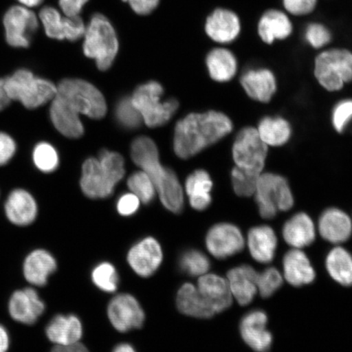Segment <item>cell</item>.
Returning a JSON list of instances; mask_svg holds the SVG:
<instances>
[{"label":"cell","mask_w":352,"mask_h":352,"mask_svg":"<svg viewBox=\"0 0 352 352\" xmlns=\"http://www.w3.org/2000/svg\"><path fill=\"white\" fill-rule=\"evenodd\" d=\"M232 129L230 118L221 112L188 114L175 126V153L179 157L187 160L217 143Z\"/></svg>","instance_id":"cell-1"},{"label":"cell","mask_w":352,"mask_h":352,"mask_svg":"<svg viewBox=\"0 0 352 352\" xmlns=\"http://www.w3.org/2000/svg\"><path fill=\"white\" fill-rule=\"evenodd\" d=\"M132 160L151 179L162 205L177 214L183 209L184 192L177 175L162 166L157 145L146 136L134 140L131 144Z\"/></svg>","instance_id":"cell-2"},{"label":"cell","mask_w":352,"mask_h":352,"mask_svg":"<svg viewBox=\"0 0 352 352\" xmlns=\"http://www.w3.org/2000/svg\"><path fill=\"white\" fill-rule=\"evenodd\" d=\"M82 51L88 58L95 60L100 70L109 69L120 50L116 28L107 16L95 13L86 24Z\"/></svg>","instance_id":"cell-3"},{"label":"cell","mask_w":352,"mask_h":352,"mask_svg":"<svg viewBox=\"0 0 352 352\" xmlns=\"http://www.w3.org/2000/svg\"><path fill=\"white\" fill-rule=\"evenodd\" d=\"M4 89L11 100H19L25 108L35 109L55 98L57 87L47 79L38 78L28 69L17 70L3 78Z\"/></svg>","instance_id":"cell-4"},{"label":"cell","mask_w":352,"mask_h":352,"mask_svg":"<svg viewBox=\"0 0 352 352\" xmlns=\"http://www.w3.org/2000/svg\"><path fill=\"white\" fill-rule=\"evenodd\" d=\"M56 96L79 116H86L92 120H100L107 112L102 94L91 83L82 79H64L57 86Z\"/></svg>","instance_id":"cell-5"},{"label":"cell","mask_w":352,"mask_h":352,"mask_svg":"<svg viewBox=\"0 0 352 352\" xmlns=\"http://www.w3.org/2000/svg\"><path fill=\"white\" fill-rule=\"evenodd\" d=\"M254 196L259 214L265 219L274 218L279 211L289 210L294 204L287 179L275 173H266L259 175Z\"/></svg>","instance_id":"cell-6"},{"label":"cell","mask_w":352,"mask_h":352,"mask_svg":"<svg viewBox=\"0 0 352 352\" xmlns=\"http://www.w3.org/2000/svg\"><path fill=\"white\" fill-rule=\"evenodd\" d=\"M164 88L157 82H148L136 88L131 99L138 109L145 125L148 127L164 126L170 120L179 107L178 101L161 100Z\"/></svg>","instance_id":"cell-7"},{"label":"cell","mask_w":352,"mask_h":352,"mask_svg":"<svg viewBox=\"0 0 352 352\" xmlns=\"http://www.w3.org/2000/svg\"><path fill=\"white\" fill-rule=\"evenodd\" d=\"M314 74L325 90H341L352 81V52L346 48H330L320 52L315 59Z\"/></svg>","instance_id":"cell-8"},{"label":"cell","mask_w":352,"mask_h":352,"mask_svg":"<svg viewBox=\"0 0 352 352\" xmlns=\"http://www.w3.org/2000/svg\"><path fill=\"white\" fill-rule=\"evenodd\" d=\"M232 153L236 166L252 173H263L268 146L261 140L256 129L252 126L242 129L236 136Z\"/></svg>","instance_id":"cell-9"},{"label":"cell","mask_w":352,"mask_h":352,"mask_svg":"<svg viewBox=\"0 0 352 352\" xmlns=\"http://www.w3.org/2000/svg\"><path fill=\"white\" fill-rule=\"evenodd\" d=\"M39 17L46 34L51 38L76 42L85 35L86 24L80 16H63L56 8L45 7Z\"/></svg>","instance_id":"cell-10"},{"label":"cell","mask_w":352,"mask_h":352,"mask_svg":"<svg viewBox=\"0 0 352 352\" xmlns=\"http://www.w3.org/2000/svg\"><path fill=\"white\" fill-rule=\"evenodd\" d=\"M6 41L13 47H28L38 26L34 13L24 7H12L3 17Z\"/></svg>","instance_id":"cell-11"},{"label":"cell","mask_w":352,"mask_h":352,"mask_svg":"<svg viewBox=\"0 0 352 352\" xmlns=\"http://www.w3.org/2000/svg\"><path fill=\"white\" fill-rule=\"evenodd\" d=\"M110 323L118 331L126 333L142 327L144 311L138 299L129 294H118L108 306Z\"/></svg>","instance_id":"cell-12"},{"label":"cell","mask_w":352,"mask_h":352,"mask_svg":"<svg viewBox=\"0 0 352 352\" xmlns=\"http://www.w3.org/2000/svg\"><path fill=\"white\" fill-rule=\"evenodd\" d=\"M206 245L214 257L223 259L242 252L245 248V239L239 228L234 224L220 223L208 231Z\"/></svg>","instance_id":"cell-13"},{"label":"cell","mask_w":352,"mask_h":352,"mask_svg":"<svg viewBox=\"0 0 352 352\" xmlns=\"http://www.w3.org/2000/svg\"><path fill=\"white\" fill-rule=\"evenodd\" d=\"M118 182L98 158H88L82 165L80 186L90 198H104L112 195Z\"/></svg>","instance_id":"cell-14"},{"label":"cell","mask_w":352,"mask_h":352,"mask_svg":"<svg viewBox=\"0 0 352 352\" xmlns=\"http://www.w3.org/2000/svg\"><path fill=\"white\" fill-rule=\"evenodd\" d=\"M164 253L160 242L153 237H146L138 242L127 254V262L136 274L149 277L161 266Z\"/></svg>","instance_id":"cell-15"},{"label":"cell","mask_w":352,"mask_h":352,"mask_svg":"<svg viewBox=\"0 0 352 352\" xmlns=\"http://www.w3.org/2000/svg\"><path fill=\"white\" fill-rule=\"evenodd\" d=\"M241 32L240 17L228 8H219L208 16L205 32L211 41L219 44L234 42Z\"/></svg>","instance_id":"cell-16"},{"label":"cell","mask_w":352,"mask_h":352,"mask_svg":"<svg viewBox=\"0 0 352 352\" xmlns=\"http://www.w3.org/2000/svg\"><path fill=\"white\" fill-rule=\"evenodd\" d=\"M267 316L262 310H253L242 318L240 333L242 340L256 352H268L272 344V336L267 329Z\"/></svg>","instance_id":"cell-17"},{"label":"cell","mask_w":352,"mask_h":352,"mask_svg":"<svg viewBox=\"0 0 352 352\" xmlns=\"http://www.w3.org/2000/svg\"><path fill=\"white\" fill-rule=\"evenodd\" d=\"M44 311L45 303L33 288L16 290L8 302V311L11 318L21 324H34Z\"/></svg>","instance_id":"cell-18"},{"label":"cell","mask_w":352,"mask_h":352,"mask_svg":"<svg viewBox=\"0 0 352 352\" xmlns=\"http://www.w3.org/2000/svg\"><path fill=\"white\" fill-rule=\"evenodd\" d=\"M240 82L249 98L258 102H270L276 91L275 74L267 68L248 69L242 74Z\"/></svg>","instance_id":"cell-19"},{"label":"cell","mask_w":352,"mask_h":352,"mask_svg":"<svg viewBox=\"0 0 352 352\" xmlns=\"http://www.w3.org/2000/svg\"><path fill=\"white\" fill-rule=\"evenodd\" d=\"M318 230L320 236L330 243H343L351 236V219L340 209L329 208L320 214Z\"/></svg>","instance_id":"cell-20"},{"label":"cell","mask_w":352,"mask_h":352,"mask_svg":"<svg viewBox=\"0 0 352 352\" xmlns=\"http://www.w3.org/2000/svg\"><path fill=\"white\" fill-rule=\"evenodd\" d=\"M258 272L252 266H237L228 271L227 280L233 298L241 306H246L253 301L258 293Z\"/></svg>","instance_id":"cell-21"},{"label":"cell","mask_w":352,"mask_h":352,"mask_svg":"<svg viewBox=\"0 0 352 352\" xmlns=\"http://www.w3.org/2000/svg\"><path fill=\"white\" fill-rule=\"evenodd\" d=\"M198 290L213 308L215 314L226 311L232 303L227 279L217 274H206L198 279Z\"/></svg>","instance_id":"cell-22"},{"label":"cell","mask_w":352,"mask_h":352,"mask_svg":"<svg viewBox=\"0 0 352 352\" xmlns=\"http://www.w3.org/2000/svg\"><path fill=\"white\" fill-rule=\"evenodd\" d=\"M257 30L261 41L271 45L277 41L288 38L293 33L294 26L286 12L268 10L258 20Z\"/></svg>","instance_id":"cell-23"},{"label":"cell","mask_w":352,"mask_h":352,"mask_svg":"<svg viewBox=\"0 0 352 352\" xmlns=\"http://www.w3.org/2000/svg\"><path fill=\"white\" fill-rule=\"evenodd\" d=\"M6 217L17 226H28L37 217L36 201L30 193L23 189L12 191L4 206Z\"/></svg>","instance_id":"cell-24"},{"label":"cell","mask_w":352,"mask_h":352,"mask_svg":"<svg viewBox=\"0 0 352 352\" xmlns=\"http://www.w3.org/2000/svg\"><path fill=\"white\" fill-rule=\"evenodd\" d=\"M283 272L285 280L296 287L311 284L316 278L309 258L300 249L294 248L285 254Z\"/></svg>","instance_id":"cell-25"},{"label":"cell","mask_w":352,"mask_h":352,"mask_svg":"<svg viewBox=\"0 0 352 352\" xmlns=\"http://www.w3.org/2000/svg\"><path fill=\"white\" fill-rule=\"evenodd\" d=\"M57 263L54 255L45 250L38 249L26 256L23 263V275L30 285L43 286L54 274Z\"/></svg>","instance_id":"cell-26"},{"label":"cell","mask_w":352,"mask_h":352,"mask_svg":"<svg viewBox=\"0 0 352 352\" xmlns=\"http://www.w3.org/2000/svg\"><path fill=\"white\" fill-rule=\"evenodd\" d=\"M46 336L55 345L76 344L82 336L81 321L74 315H57L47 325Z\"/></svg>","instance_id":"cell-27"},{"label":"cell","mask_w":352,"mask_h":352,"mask_svg":"<svg viewBox=\"0 0 352 352\" xmlns=\"http://www.w3.org/2000/svg\"><path fill=\"white\" fill-rule=\"evenodd\" d=\"M286 243L294 249H302L314 243L316 228L311 218L306 213H297L287 220L283 230Z\"/></svg>","instance_id":"cell-28"},{"label":"cell","mask_w":352,"mask_h":352,"mask_svg":"<svg viewBox=\"0 0 352 352\" xmlns=\"http://www.w3.org/2000/svg\"><path fill=\"white\" fill-rule=\"evenodd\" d=\"M248 245L250 255L255 261L270 263L275 257L277 237L270 226L254 227L248 232Z\"/></svg>","instance_id":"cell-29"},{"label":"cell","mask_w":352,"mask_h":352,"mask_svg":"<svg viewBox=\"0 0 352 352\" xmlns=\"http://www.w3.org/2000/svg\"><path fill=\"white\" fill-rule=\"evenodd\" d=\"M50 117L56 129L68 138H79L85 132L79 114L55 96L52 100Z\"/></svg>","instance_id":"cell-30"},{"label":"cell","mask_w":352,"mask_h":352,"mask_svg":"<svg viewBox=\"0 0 352 352\" xmlns=\"http://www.w3.org/2000/svg\"><path fill=\"white\" fill-rule=\"evenodd\" d=\"M176 305L182 314L192 318L208 319L215 314L197 286L191 283H186L180 287L176 297Z\"/></svg>","instance_id":"cell-31"},{"label":"cell","mask_w":352,"mask_h":352,"mask_svg":"<svg viewBox=\"0 0 352 352\" xmlns=\"http://www.w3.org/2000/svg\"><path fill=\"white\" fill-rule=\"evenodd\" d=\"M206 64L210 78L219 82L232 80L239 68L236 56L226 47H217L210 51Z\"/></svg>","instance_id":"cell-32"},{"label":"cell","mask_w":352,"mask_h":352,"mask_svg":"<svg viewBox=\"0 0 352 352\" xmlns=\"http://www.w3.org/2000/svg\"><path fill=\"white\" fill-rule=\"evenodd\" d=\"M212 187V180L204 170H195L188 175L186 182V191L193 209L204 210L209 208Z\"/></svg>","instance_id":"cell-33"},{"label":"cell","mask_w":352,"mask_h":352,"mask_svg":"<svg viewBox=\"0 0 352 352\" xmlns=\"http://www.w3.org/2000/svg\"><path fill=\"white\" fill-rule=\"evenodd\" d=\"M256 129L267 146H283L289 142L292 135L290 123L280 116L264 117L258 122Z\"/></svg>","instance_id":"cell-34"},{"label":"cell","mask_w":352,"mask_h":352,"mask_svg":"<svg viewBox=\"0 0 352 352\" xmlns=\"http://www.w3.org/2000/svg\"><path fill=\"white\" fill-rule=\"evenodd\" d=\"M327 270L330 276L338 284L346 287L352 286V255L342 248H336L327 258Z\"/></svg>","instance_id":"cell-35"},{"label":"cell","mask_w":352,"mask_h":352,"mask_svg":"<svg viewBox=\"0 0 352 352\" xmlns=\"http://www.w3.org/2000/svg\"><path fill=\"white\" fill-rule=\"evenodd\" d=\"M179 266L184 274L201 276L208 274L210 262L209 258L199 250H188L179 257Z\"/></svg>","instance_id":"cell-36"},{"label":"cell","mask_w":352,"mask_h":352,"mask_svg":"<svg viewBox=\"0 0 352 352\" xmlns=\"http://www.w3.org/2000/svg\"><path fill=\"white\" fill-rule=\"evenodd\" d=\"M92 283L104 292H116L120 278L116 268L111 263L103 262L95 267L91 272Z\"/></svg>","instance_id":"cell-37"},{"label":"cell","mask_w":352,"mask_h":352,"mask_svg":"<svg viewBox=\"0 0 352 352\" xmlns=\"http://www.w3.org/2000/svg\"><path fill=\"white\" fill-rule=\"evenodd\" d=\"M259 175L261 174L252 173L235 166L232 170L231 179L233 190L236 195L241 197L254 196Z\"/></svg>","instance_id":"cell-38"},{"label":"cell","mask_w":352,"mask_h":352,"mask_svg":"<svg viewBox=\"0 0 352 352\" xmlns=\"http://www.w3.org/2000/svg\"><path fill=\"white\" fill-rule=\"evenodd\" d=\"M127 186L132 193L138 196L140 201L148 204L153 200L156 195V188L149 176L144 170L132 174Z\"/></svg>","instance_id":"cell-39"},{"label":"cell","mask_w":352,"mask_h":352,"mask_svg":"<svg viewBox=\"0 0 352 352\" xmlns=\"http://www.w3.org/2000/svg\"><path fill=\"white\" fill-rule=\"evenodd\" d=\"M34 165L43 173H52L59 165V157L55 148L48 143H41L34 149Z\"/></svg>","instance_id":"cell-40"},{"label":"cell","mask_w":352,"mask_h":352,"mask_svg":"<svg viewBox=\"0 0 352 352\" xmlns=\"http://www.w3.org/2000/svg\"><path fill=\"white\" fill-rule=\"evenodd\" d=\"M257 289L263 298H270L283 284V277L276 267H267L257 275Z\"/></svg>","instance_id":"cell-41"},{"label":"cell","mask_w":352,"mask_h":352,"mask_svg":"<svg viewBox=\"0 0 352 352\" xmlns=\"http://www.w3.org/2000/svg\"><path fill=\"white\" fill-rule=\"evenodd\" d=\"M116 116L120 124L126 129H135L143 122L142 116L132 103L131 98H122L118 103Z\"/></svg>","instance_id":"cell-42"},{"label":"cell","mask_w":352,"mask_h":352,"mask_svg":"<svg viewBox=\"0 0 352 352\" xmlns=\"http://www.w3.org/2000/svg\"><path fill=\"white\" fill-rule=\"evenodd\" d=\"M305 38L308 45L320 50L332 41V33L320 22H311L306 26Z\"/></svg>","instance_id":"cell-43"},{"label":"cell","mask_w":352,"mask_h":352,"mask_svg":"<svg viewBox=\"0 0 352 352\" xmlns=\"http://www.w3.org/2000/svg\"><path fill=\"white\" fill-rule=\"evenodd\" d=\"M352 122V99L340 101L333 109L332 123L338 133L344 132Z\"/></svg>","instance_id":"cell-44"},{"label":"cell","mask_w":352,"mask_h":352,"mask_svg":"<svg viewBox=\"0 0 352 352\" xmlns=\"http://www.w3.org/2000/svg\"><path fill=\"white\" fill-rule=\"evenodd\" d=\"M318 0H283L286 12L296 16L311 14L318 6Z\"/></svg>","instance_id":"cell-45"},{"label":"cell","mask_w":352,"mask_h":352,"mask_svg":"<svg viewBox=\"0 0 352 352\" xmlns=\"http://www.w3.org/2000/svg\"><path fill=\"white\" fill-rule=\"evenodd\" d=\"M140 202L142 201L134 193H126L118 201L117 210L118 213L123 215V217H130L138 210Z\"/></svg>","instance_id":"cell-46"},{"label":"cell","mask_w":352,"mask_h":352,"mask_svg":"<svg viewBox=\"0 0 352 352\" xmlns=\"http://www.w3.org/2000/svg\"><path fill=\"white\" fill-rule=\"evenodd\" d=\"M131 8L135 14L147 16L157 10L160 6V0H122Z\"/></svg>","instance_id":"cell-47"},{"label":"cell","mask_w":352,"mask_h":352,"mask_svg":"<svg viewBox=\"0 0 352 352\" xmlns=\"http://www.w3.org/2000/svg\"><path fill=\"white\" fill-rule=\"evenodd\" d=\"M16 152V144L11 136L0 132V166L6 165Z\"/></svg>","instance_id":"cell-48"},{"label":"cell","mask_w":352,"mask_h":352,"mask_svg":"<svg viewBox=\"0 0 352 352\" xmlns=\"http://www.w3.org/2000/svg\"><path fill=\"white\" fill-rule=\"evenodd\" d=\"M89 0H59V6L65 15L80 16L83 8Z\"/></svg>","instance_id":"cell-49"},{"label":"cell","mask_w":352,"mask_h":352,"mask_svg":"<svg viewBox=\"0 0 352 352\" xmlns=\"http://www.w3.org/2000/svg\"><path fill=\"white\" fill-rule=\"evenodd\" d=\"M51 352H89V351L82 343L78 342L70 346L56 345Z\"/></svg>","instance_id":"cell-50"},{"label":"cell","mask_w":352,"mask_h":352,"mask_svg":"<svg viewBox=\"0 0 352 352\" xmlns=\"http://www.w3.org/2000/svg\"><path fill=\"white\" fill-rule=\"evenodd\" d=\"M10 345V338L8 330L0 324V352H7Z\"/></svg>","instance_id":"cell-51"},{"label":"cell","mask_w":352,"mask_h":352,"mask_svg":"<svg viewBox=\"0 0 352 352\" xmlns=\"http://www.w3.org/2000/svg\"><path fill=\"white\" fill-rule=\"evenodd\" d=\"M11 102V100L8 98L6 89L3 87V78L0 79V111L6 109Z\"/></svg>","instance_id":"cell-52"},{"label":"cell","mask_w":352,"mask_h":352,"mask_svg":"<svg viewBox=\"0 0 352 352\" xmlns=\"http://www.w3.org/2000/svg\"><path fill=\"white\" fill-rule=\"evenodd\" d=\"M113 352H136L134 347L127 343H122L118 345Z\"/></svg>","instance_id":"cell-53"},{"label":"cell","mask_w":352,"mask_h":352,"mask_svg":"<svg viewBox=\"0 0 352 352\" xmlns=\"http://www.w3.org/2000/svg\"><path fill=\"white\" fill-rule=\"evenodd\" d=\"M22 4L28 7H35L39 6L43 0H19Z\"/></svg>","instance_id":"cell-54"}]
</instances>
